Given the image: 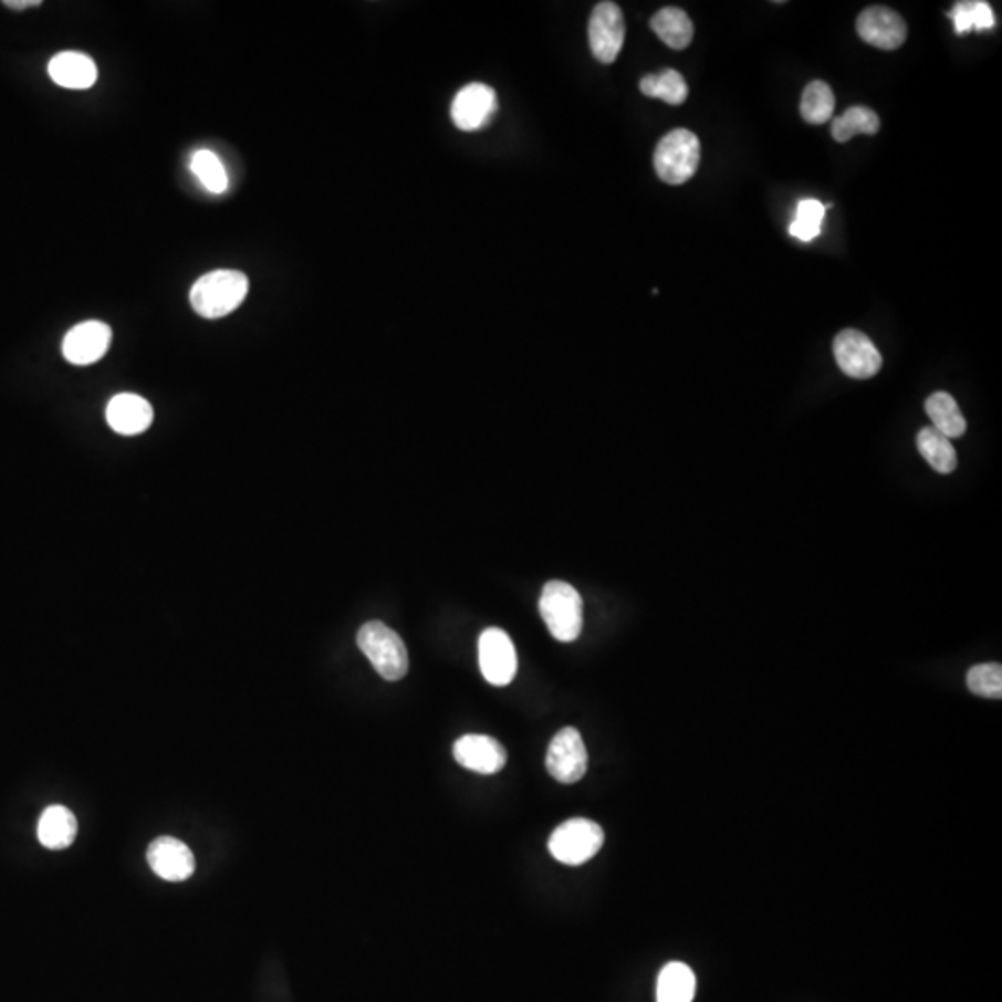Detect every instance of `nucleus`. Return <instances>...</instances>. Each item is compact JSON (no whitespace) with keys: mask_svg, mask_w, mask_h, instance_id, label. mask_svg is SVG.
I'll return each instance as SVG.
<instances>
[{"mask_svg":"<svg viewBox=\"0 0 1002 1002\" xmlns=\"http://www.w3.org/2000/svg\"><path fill=\"white\" fill-rule=\"evenodd\" d=\"M968 687L977 697H1002V667L999 662L977 665L968 672Z\"/></svg>","mask_w":1002,"mask_h":1002,"instance_id":"nucleus-28","label":"nucleus"},{"mask_svg":"<svg viewBox=\"0 0 1002 1002\" xmlns=\"http://www.w3.org/2000/svg\"><path fill=\"white\" fill-rule=\"evenodd\" d=\"M957 34H968L971 30H990L995 27V15L984 0H963L949 12Z\"/></svg>","mask_w":1002,"mask_h":1002,"instance_id":"nucleus-25","label":"nucleus"},{"mask_svg":"<svg viewBox=\"0 0 1002 1002\" xmlns=\"http://www.w3.org/2000/svg\"><path fill=\"white\" fill-rule=\"evenodd\" d=\"M917 450L922 459L939 473H952L958 467V457L951 438L943 437L932 426L922 427L917 435Z\"/></svg>","mask_w":1002,"mask_h":1002,"instance_id":"nucleus-21","label":"nucleus"},{"mask_svg":"<svg viewBox=\"0 0 1002 1002\" xmlns=\"http://www.w3.org/2000/svg\"><path fill=\"white\" fill-rule=\"evenodd\" d=\"M453 758L468 771L479 772V774H495L505 766L508 752L495 739L470 733V735L457 739L453 744Z\"/></svg>","mask_w":1002,"mask_h":1002,"instance_id":"nucleus-13","label":"nucleus"},{"mask_svg":"<svg viewBox=\"0 0 1002 1002\" xmlns=\"http://www.w3.org/2000/svg\"><path fill=\"white\" fill-rule=\"evenodd\" d=\"M834 357L853 379H870L881 368V355L867 334L856 328H845L835 336Z\"/></svg>","mask_w":1002,"mask_h":1002,"instance_id":"nucleus-8","label":"nucleus"},{"mask_svg":"<svg viewBox=\"0 0 1002 1002\" xmlns=\"http://www.w3.org/2000/svg\"><path fill=\"white\" fill-rule=\"evenodd\" d=\"M498 112V97L492 87L472 82L457 92L451 103V119L465 133H476L487 127Z\"/></svg>","mask_w":1002,"mask_h":1002,"instance_id":"nucleus-10","label":"nucleus"},{"mask_svg":"<svg viewBox=\"0 0 1002 1002\" xmlns=\"http://www.w3.org/2000/svg\"><path fill=\"white\" fill-rule=\"evenodd\" d=\"M4 7L10 10H24V8L41 7V0H7Z\"/></svg>","mask_w":1002,"mask_h":1002,"instance_id":"nucleus-29","label":"nucleus"},{"mask_svg":"<svg viewBox=\"0 0 1002 1002\" xmlns=\"http://www.w3.org/2000/svg\"><path fill=\"white\" fill-rule=\"evenodd\" d=\"M49 76L52 82L67 90H87L98 79V70L84 52H60L49 62Z\"/></svg>","mask_w":1002,"mask_h":1002,"instance_id":"nucleus-16","label":"nucleus"},{"mask_svg":"<svg viewBox=\"0 0 1002 1002\" xmlns=\"http://www.w3.org/2000/svg\"><path fill=\"white\" fill-rule=\"evenodd\" d=\"M588 755L582 733L576 728H563L550 743L546 769L561 784H576L587 772Z\"/></svg>","mask_w":1002,"mask_h":1002,"instance_id":"nucleus-9","label":"nucleus"},{"mask_svg":"<svg viewBox=\"0 0 1002 1002\" xmlns=\"http://www.w3.org/2000/svg\"><path fill=\"white\" fill-rule=\"evenodd\" d=\"M191 171L212 194H223L229 188L226 167L210 150H197L196 155L191 156Z\"/></svg>","mask_w":1002,"mask_h":1002,"instance_id":"nucleus-26","label":"nucleus"},{"mask_svg":"<svg viewBox=\"0 0 1002 1002\" xmlns=\"http://www.w3.org/2000/svg\"><path fill=\"white\" fill-rule=\"evenodd\" d=\"M880 131V119L876 112L865 106H853L843 116L832 123V136L839 144H847L856 134H876Z\"/></svg>","mask_w":1002,"mask_h":1002,"instance_id":"nucleus-24","label":"nucleus"},{"mask_svg":"<svg viewBox=\"0 0 1002 1002\" xmlns=\"http://www.w3.org/2000/svg\"><path fill=\"white\" fill-rule=\"evenodd\" d=\"M639 86L646 97L661 98L672 106L686 103L689 95L686 79L676 70H662L657 75L643 76Z\"/></svg>","mask_w":1002,"mask_h":1002,"instance_id":"nucleus-22","label":"nucleus"},{"mask_svg":"<svg viewBox=\"0 0 1002 1002\" xmlns=\"http://www.w3.org/2000/svg\"><path fill=\"white\" fill-rule=\"evenodd\" d=\"M697 977L687 963L670 962L657 979V1002H692Z\"/></svg>","mask_w":1002,"mask_h":1002,"instance_id":"nucleus-19","label":"nucleus"},{"mask_svg":"<svg viewBox=\"0 0 1002 1002\" xmlns=\"http://www.w3.org/2000/svg\"><path fill=\"white\" fill-rule=\"evenodd\" d=\"M700 164V142L687 128H676L657 144L654 167L662 182L680 186L697 174Z\"/></svg>","mask_w":1002,"mask_h":1002,"instance_id":"nucleus-4","label":"nucleus"},{"mask_svg":"<svg viewBox=\"0 0 1002 1002\" xmlns=\"http://www.w3.org/2000/svg\"><path fill=\"white\" fill-rule=\"evenodd\" d=\"M249 294V279L242 271L216 270L202 275L190 292V303L199 316L218 320L237 311Z\"/></svg>","mask_w":1002,"mask_h":1002,"instance_id":"nucleus-1","label":"nucleus"},{"mask_svg":"<svg viewBox=\"0 0 1002 1002\" xmlns=\"http://www.w3.org/2000/svg\"><path fill=\"white\" fill-rule=\"evenodd\" d=\"M357 645L374 665L377 675L388 681H398L409 670L407 646L394 629L379 620L364 624L358 629Z\"/></svg>","mask_w":1002,"mask_h":1002,"instance_id":"nucleus-2","label":"nucleus"},{"mask_svg":"<svg viewBox=\"0 0 1002 1002\" xmlns=\"http://www.w3.org/2000/svg\"><path fill=\"white\" fill-rule=\"evenodd\" d=\"M824 210L826 207L817 199H804L799 202L795 221L790 227L791 237L799 238L802 242H812L813 238L821 234Z\"/></svg>","mask_w":1002,"mask_h":1002,"instance_id":"nucleus-27","label":"nucleus"},{"mask_svg":"<svg viewBox=\"0 0 1002 1002\" xmlns=\"http://www.w3.org/2000/svg\"><path fill=\"white\" fill-rule=\"evenodd\" d=\"M859 38L881 51H895L906 41L908 27L905 19L891 8L870 7L859 13L856 21Z\"/></svg>","mask_w":1002,"mask_h":1002,"instance_id":"nucleus-11","label":"nucleus"},{"mask_svg":"<svg viewBox=\"0 0 1002 1002\" xmlns=\"http://www.w3.org/2000/svg\"><path fill=\"white\" fill-rule=\"evenodd\" d=\"M650 27L665 45L683 51L691 45L695 27L689 15L680 8H662L651 18Z\"/></svg>","mask_w":1002,"mask_h":1002,"instance_id":"nucleus-18","label":"nucleus"},{"mask_svg":"<svg viewBox=\"0 0 1002 1002\" xmlns=\"http://www.w3.org/2000/svg\"><path fill=\"white\" fill-rule=\"evenodd\" d=\"M604 839L599 824L588 818H571L555 828L547 847L561 864L582 865L599 853Z\"/></svg>","mask_w":1002,"mask_h":1002,"instance_id":"nucleus-5","label":"nucleus"},{"mask_svg":"<svg viewBox=\"0 0 1002 1002\" xmlns=\"http://www.w3.org/2000/svg\"><path fill=\"white\" fill-rule=\"evenodd\" d=\"M108 426L119 435H139L153 424V407L136 394H117L106 407Z\"/></svg>","mask_w":1002,"mask_h":1002,"instance_id":"nucleus-15","label":"nucleus"},{"mask_svg":"<svg viewBox=\"0 0 1002 1002\" xmlns=\"http://www.w3.org/2000/svg\"><path fill=\"white\" fill-rule=\"evenodd\" d=\"M539 609L550 634L561 643H572L582 634L583 599L571 583H546L542 588Z\"/></svg>","mask_w":1002,"mask_h":1002,"instance_id":"nucleus-3","label":"nucleus"},{"mask_svg":"<svg viewBox=\"0 0 1002 1002\" xmlns=\"http://www.w3.org/2000/svg\"><path fill=\"white\" fill-rule=\"evenodd\" d=\"M479 667L484 680L495 687L509 686L519 670L513 640L503 629H484L479 637Z\"/></svg>","mask_w":1002,"mask_h":1002,"instance_id":"nucleus-7","label":"nucleus"},{"mask_svg":"<svg viewBox=\"0 0 1002 1002\" xmlns=\"http://www.w3.org/2000/svg\"><path fill=\"white\" fill-rule=\"evenodd\" d=\"M927 415L932 420V427L947 438H960L968 431V421L963 418L962 410L958 407L957 399L951 394L936 393L927 399Z\"/></svg>","mask_w":1002,"mask_h":1002,"instance_id":"nucleus-20","label":"nucleus"},{"mask_svg":"<svg viewBox=\"0 0 1002 1002\" xmlns=\"http://www.w3.org/2000/svg\"><path fill=\"white\" fill-rule=\"evenodd\" d=\"M835 97L832 87L823 81H813L802 93L801 114L810 125H824L834 116Z\"/></svg>","mask_w":1002,"mask_h":1002,"instance_id":"nucleus-23","label":"nucleus"},{"mask_svg":"<svg viewBox=\"0 0 1002 1002\" xmlns=\"http://www.w3.org/2000/svg\"><path fill=\"white\" fill-rule=\"evenodd\" d=\"M79 824L73 813L65 806L46 807L38 823V839L45 848L62 850L75 842Z\"/></svg>","mask_w":1002,"mask_h":1002,"instance_id":"nucleus-17","label":"nucleus"},{"mask_svg":"<svg viewBox=\"0 0 1002 1002\" xmlns=\"http://www.w3.org/2000/svg\"><path fill=\"white\" fill-rule=\"evenodd\" d=\"M147 862L156 875L167 881L188 880L196 870L190 847L175 837H158L150 843Z\"/></svg>","mask_w":1002,"mask_h":1002,"instance_id":"nucleus-14","label":"nucleus"},{"mask_svg":"<svg viewBox=\"0 0 1002 1002\" xmlns=\"http://www.w3.org/2000/svg\"><path fill=\"white\" fill-rule=\"evenodd\" d=\"M624 38L626 24L623 10L609 0L598 2L588 19V45L594 59L602 64H613L623 51Z\"/></svg>","mask_w":1002,"mask_h":1002,"instance_id":"nucleus-6","label":"nucleus"},{"mask_svg":"<svg viewBox=\"0 0 1002 1002\" xmlns=\"http://www.w3.org/2000/svg\"><path fill=\"white\" fill-rule=\"evenodd\" d=\"M112 344V328L106 323L92 322L79 323L65 334L62 353L65 361L75 366H90L101 361L108 352Z\"/></svg>","mask_w":1002,"mask_h":1002,"instance_id":"nucleus-12","label":"nucleus"}]
</instances>
